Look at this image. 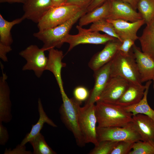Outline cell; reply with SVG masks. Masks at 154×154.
Masks as SVG:
<instances>
[{
    "mask_svg": "<svg viewBox=\"0 0 154 154\" xmlns=\"http://www.w3.org/2000/svg\"><path fill=\"white\" fill-rule=\"evenodd\" d=\"M107 0H92L87 7V11L89 12L100 7Z\"/></svg>",
    "mask_w": 154,
    "mask_h": 154,
    "instance_id": "obj_38",
    "label": "cell"
},
{
    "mask_svg": "<svg viewBox=\"0 0 154 154\" xmlns=\"http://www.w3.org/2000/svg\"><path fill=\"white\" fill-rule=\"evenodd\" d=\"M24 20L21 17L9 21L4 19L0 14V42L11 46L13 42L11 31L15 25L19 24Z\"/></svg>",
    "mask_w": 154,
    "mask_h": 154,
    "instance_id": "obj_25",
    "label": "cell"
},
{
    "mask_svg": "<svg viewBox=\"0 0 154 154\" xmlns=\"http://www.w3.org/2000/svg\"><path fill=\"white\" fill-rule=\"evenodd\" d=\"M118 142L109 140L99 142L89 152V154H110Z\"/></svg>",
    "mask_w": 154,
    "mask_h": 154,
    "instance_id": "obj_30",
    "label": "cell"
},
{
    "mask_svg": "<svg viewBox=\"0 0 154 154\" xmlns=\"http://www.w3.org/2000/svg\"><path fill=\"white\" fill-rule=\"evenodd\" d=\"M88 30L90 31H102L106 34L116 38L122 42L117 35L113 25L106 19H101L93 23Z\"/></svg>",
    "mask_w": 154,
    "mask_h": 154,
    "instance_id": "obj_28",
    "label": "cell"
},
{
    "mask_svg": "<svg viewBox=\"0 0 154 154\" xmlns=\"http://www.w3.org/2000/svg\"><path fill=\"white\" fill-rule=\"evenodd\" d=\"M45 51L42 48H40L36 45L32 44L20 52L19 55L26 61L22 70H33L37 78H40L46 70L48 61Z\"/></svg>",
    "mask_w": 154,
    "mask_h": 154,
    "instance_id": "obj_8",
    "label": "cell"
},
{
    "mask_svg": "<svg viewBox=\"0 0 154 154\" xmlns=\"http://www.w3.org/2000/svg\"><path fill=\"white\" fill-rule=\"evenodd\" d=\"M106 19L113 25L116 33L122 42L123 40L127 38L131 39L135 41L138 39L137 32L145 23L143 19L131 22L121 19Z\"/></svg>",
    "mask_w": 154,
    "mask_h": 154,
    "instance_id": "obj_17",
    "label": "cell"
},
{
    "mask_svg": "<svg viewBox=\"0 0 154 154\" xmlns=\"http://www.w3.org/2000/svg\"><path fill=\"white\" fill-rule=\"evenodd\" d=\"M78 33L75 35L68 34L64 40V43L69 44L67 52L81 44H105L108 41L115 39V38L106 34H102L99 32L90 31L79 25L76 26Z\"/></svg>",
    "mask_w": 154,
    "mask_h": 154,
    "instance_id": "obj_9",
    "label": "cell"
},
{
    "mask_svg": "<svg viewBox=\"0 0 154 154\" xmlns=\"http://www.w3.org/2000/svg\"><path fill=\"white\" fill-rule=\"evenodd\" d=\"M129 154H154V142L141 140L134 143Z\"/></svg>",
    "mask_w": 154,
    "mask_h": 154,
    "instance_id": "obj_29",
    "label": "cell"
},
{
    "mask_svg": "<svg viewBox=\"0 0 154 154\" xmlns=\"http://www.w3.org/2000/svg\"><path fill=\"white\" fill-rule=\"evenodd\" d=\"M12 50L11 46H8L0 42V58L4 62L8 61L7 54Z\"/></svg>",
    "mask_w": 154,
    "mask_h": 154,
    "instance_id": "obj_36",
    "label": "cell"
},
{
    "mask_svg": "<svg viewBox=\"0 0 154 154\" xmlns=\"http://www.w3.org/2000/svg\"><path fill=\"white\" fill-rule=\"evenodd\" d=\"M38 109L39 116V119L35 124L32 125L30 131L26 135L20 144L22 146L25 145L26 143L29 142L31 139L39 134L45 123H46L53 127H57L46 114L44 110L40 98H39L38 100Z\"/></svg>",
    "mask_w": 154,
    "mask_h": 154,
    "instance_id": "obj_21",
    "label": "cell"
},
{
    "mask_svg": "<svg viewBox=\"0 0 154 154\" xmlns=\"http://www.w3.org/2000/svg\"><path fill=\"white\" fill-rule=\"evenodd\" d=\"M110 0H107L100 7L87 12L79 19V25L82 27L99 20L107 19L110 9Z\"/></svg>",
    "mask_w": 154,
    "mask_h": 154,
    "instance_id": "obj_22",
    "label": "cell"
},
{
    "mask_svg": "<svg viewBox=\"0 0 154 154\" xmlns=\"http://www.w3.org/2000/svg\"><path fill=\"white\" fill-rule=\"evenodd\" d=\"M129 84L127 80L120 76L111 77L97 101L115 104Z\"/></svg>",
    "mask_w": 154,
    "mask_h": 154,
    "instance_id": "obj_10",
    "label": "cell"
},
{
    "mask_svg": "<svg viewBox=\"0 0 154 154\" xmlns=\"http://www.w3.org/2000/svg\"><path fill=\"white\" fill-rule=\"evenodd\" d=\"M119 76L130 83L141 85L140 75L132 49L126 54L118 50L111 61V77Z\"/></svg>",
    "mask_w": 154,
    "mask_h": 154,
    "instance_id": "obj_4",
    "label": "cell"
},
{
    "mask_svg": "<svg viewBox=\"0 0 154 154\" xmlns=\"http://www.w3.org/2000/svg\"><path fill=\"white\" fill-rule=\"evenodd\" d=\"M145 88V85L129 83L128 87L115 104L125 107L137 104L143 98Z\"/></svg>",
    "mask_w": 154,
    "mask_h": 154,
    "instance_id": "obj_20",
    "label": "cell"
},
{
    "mask_svg": "<svg viewBox=\"0 0 154 154\" xmlns=\"http://www.w3.org/2000/svg\"><path fill=\"white\" fill-rule=\"evenodd\" d=\"M137 9L146 24L154 18V0H139Z\"/></svg>",
    "mask_w": 154,
    "mask_h": 154,
    "instance_id": "obj_27",
    "label": "cell"
},
{
    "mask_svg": "<svg viewBox=\"0 0 154 154\" xmlns=\"http://www.w3.org/2000/svg\"><path fill=\"white\" fill-rule=\"evenodd\" d=\"M29 142L33 147L34 154H56L48 145L40 133L31 139Z\"/></svg>",
    "mask_w": 154,
    "mask_h": 154,
    "instance_id": "obj_26",
    "label": "cell"
},
{
    "mask_svg": "<svg viewBox=\"0 0 154 154\" xmlns=\"http://www.w3.org/2000/svg\"><path fill=\"white\" fill-rule=\"evenodd\" d=\"M95 104L98 126L123 127L131 122L132 114L118 105L97 101Z\"/></svg>",
    "mask_w": 154,
    "mask_h": 154,
    "instance_id": "obj_2",
    "label": "cell"
},
{
    "mask_svg": "<svg viewBox=\"0 0 154 154\" xmlns=\"http://www.w3.org/2000/svg\"><path fill=\"white\" fill-rule=\"evenodd\" d=\"M153 89L154 90V78H153Z\"/></svg>",
    "mask_w": 154,
    "mask_h": 154,
    "instance_id": "obj_42",
    "label": "cell"
},
{
    "mask_svg": "<svg viewBox=\"0 0 154 154\" xmlns=\"http://www.w3.org/2000/svg\"><path fill=\"white\" fill-rule=\"evenodd\" d=\"M52 7L51 0H25L23 3V20L38 23L48 10Z\"/></svg>",
    "mask_w": 154,
    "mask_h": 154,
    "instance_id": "obj_13",
    "label": "cell"
},
{
    "mask_svg": "<svg viewBox=\"0 0 154 154\" xmlns=\"http://www.w3.org/2000/svg\"><path fill=\"white\" fill-rule=\"evenodd\" d=\"M4 154H32L30 151H26L25 145L22 146L20 144L17 145L12 150L5 149Z\"/></svg>",
    "mask_w": 154,
    "mask_h": 154,
    "instance_id": "obj_37",
    "label": "cell"
},
{
    "mask_svg": "<svg viewBox=\"0 0 154 154\" xmlns=\"http://www.w3.org/2000/svg\"><path fill=\"white\" fill-rule=\"evenodd\" d=\"M78 123L85 143L98 144L97 137V123L95 104H86L78 108Z\"/></svg>",
    "mask_w": 154,
    "mask_h": 154,
    "instance_id": "obj_6",
    "label": "cell"
},
{
    "mask_svg": "<svg viewBox=\"0 0 154 154\" xmlns=\"http://www.w3.org/2000/svg\"><path fill=\"white\" fill-rule=\"evenodd\" d=\"M25 0H0V3H21L23 4Z\"/></svg>",
    "mask_w": 154,
    "mask_h": 154,
    "instance_id": "obj_41",
    "label": "cell"
},
{
    "mask_svg": "<svg viewBox=\"0 0 154 154\" xmlns=\"http://www.w3.org/2000/svg\"><path fill=\"white\" fill-rule=\"evenodd\" d=\"M151 83V80L146 82L144 94L141 100L135 104L123 107L125 110L131 113L133 116L138 114H143L148 116L154 120V110L149 106L147 101L149 90Z\"/></svg>",
    "mask_w": 154,
    "mask_h": 154,
    "instance_id": "obj_24",
    "label": "cell"
},
{
    "mask_svg": "<svg viewBox=\"0 0 154 154\" xmlns=\"http://www.w3.org/2000/svg\"><path fill=\"white\" fill-rule=\"evenodd\" d=\"M127 3L130 5L136 10L137 9V4L139 0H118Z\"/></svg>",
    "mask_w": 154,
    "mask_h": 154,
    "instance_id": "obj_39",
    "label": "cell"
},
{
    "mask_svg": "<svg viewBox=\"0 0 154 154\" xmlns=\"http://www.w3.org/2000/svg\"><path fill=\"white\" fill-rule=\"evenodd\" d=\"M134 143L125 141H118L110 154H129Z\"/></svg>",
    "mask_w": 154,
    "mask_h": 154,
    "instance_id": "obj_31",
    "label": "cell"
},
{
    "mask_svg": "<svg viewBox=\"0 0 154 154\" xmlns=\"http://www.w3.org/2000/svg\"><path fill=\"white\" fill-rule=\"evenodd\" d=\"M98 142L109 140L114 141H125L135 142L141 140V138L132 122L123 127H96Z\"/></svg>",
    "mask_w": 154,
    "mask_h": 154,
    "instance_id": "obj_7",
    "label": "cell"
},
{
    "mask_svg": "<svg viewBox=\"0 0 154 154\" xmlns=\"http://www.w3.org/2000/svg\"><path fill=\"white\" fill-rule=\"evenodd\" d=\"M9 139V135L6 127L0 122V144L4 145L7 142Z\"/></svg>",
    "mask_w": 154,
    "mask_h": 154,
    "instance_id": "obj_35",
    "label": "cell"
},
{
    "mask_svg": "<svg viewBox=\"0 0 154 154\" xmlns=\"http://www.w3.org/2000/svg\"><path fill=\"white\" fill-rule=\"evenodd\" d=\"M144 141L154 142V120L146 115L138 114L132 116L131 121Z\"/></svg>",
    "mask_w": 154,
    "mask_h": 154,
    "instance_id": "obj_18",
    "label": "cell"
},
{
    "mask_svg": "<svg viewBox=\"0 0 154 154\" xmlns=\"http://www.w3.org/2000/svg\"><path fill=\"white\" fill-rule=\"evenodd\" d=\"M60 90L63 102L59 109L60 119L73 133L77 145L80 147H84L86 143L78 123V108L81 104L74 98H69L64 88Z\"/></svg>",
    "mask_w": 154,
    "mask_h": 154,
    "instance_id": "obj_3",
    "label": "cell"
},
{
    "mask_svg": "<svg viewBox=\"0 0 154 154\" xmlns=\"http://www.w3.org/2000/svg\"><path fill=\"white\" fill-rule=\"evenodd\" d=\"M90 94L88 90L82 86L76 87L73 91L74 98L81 104L82 102L88 100Z\"/></svg>",
    "mask_w": 154,
    "mask_h": 154,
    "instance_id": "obj_32",
    "label": "cell"
},
{
    "mask_svg": "<svg viewBox=\"0 0 154 154\" xmlns=\"http://www.w3.org/2000/svg\"><path fill=\"white\" fill-rule=\"evenodd\" d=\"M92 0H66L64 4H70L78 6L81 9L87 8Z\"/></svg>",
    "mask_w": 154,
    "mask_h": 154,
    "instance_id": "obj_34",
    "label": "cell"
},
{
    "mask_svg": "<svg viewBox=\"0 0 154 154\" xmlns=\"http://www.w3.org/2000/svg\"><path fill=\"white\" fill-rule=\"evenodd\" d=\"M48 61L46 70L51 72L54 75L59 89L64 88L61 77L62 69L66 64L62 62L64 56L63 52L52 48L48 51Z\"/></svg>",
    "mask_w": 154,
    "mask_h": 154,
    "instance_id": "obj_19",
    "label": "cell"
},
{
    "mask_svg": "<svg viewBox=\"0 0 154 154\" xmlns=\"http://www.w3.org/2000/svg\"><path fill=\"white\" fill-rule=\"evenodd\" d=\"M2 75L0 78V122L7 123L12 118L10 90L7 81V76L3 72V67H1Z\"/></svg>",
    "mask_w": 154,
    "mask_h": 154,
    "instance_id": "obj_16",
    "label": "cell"
},
{
    "mask_svg": "<svg viewBox=\"0 0 154 154\" xmlns=\"http://www.w3.org/2000/svg\"><path fill=\"white\" fill-rule=\"evenodd\" d=\"M138 39L142 51L154 60V18L146 24Z\"/></svg>",
    "mask_w": 154,
    "mask_h": 154,
    "instance_id": "obj_23",
    "label": "cell"
},
{
    "mask_svg": "<svg viewBox=\"0 0 154 154\" xmlns=\"http://www.w3.org/2000/svg\"><path fill=\"white\" fill-rule=\"evenodd\" d=\"M121 43L117 38L107 42L102 50L91 58L88 63L89 67L94 71L110 62L118 51Z\"/></svg>",
    "mask_w": 154,
    "mask_h": 154,
    "instance_id": "obj_12",
    "label": "cell"
},
{
    "mask_svg": "<svg viewBox=\"0 0 154 154\" xmlns=\"http://www.w3.org/2000/svg\"><path fill=\"white\" fill-rule=\"evenodd\" d=\"M87 12V8L81 9L74 16L64 23L54 27L39 31L33 36L43 43L42 48L45 51L52 48H60L64 40L73 26Z\"/></svg>",
    "mask_w": 154,
    "mask_h": 154,
    "instance_id": "obj_1",
    "label": "cell"
},
{
    "mask_svg": "<svg viewBox=\"0 0 154 154\" xmlns=\"http://www.w3.org/2000/svg\"><path fill=\"white\" fill-rule=\"evenodd\" d=\"M82 9L73 5L52 6L37 23L39 31L52 28L66 22Z\"/></svg>",
    "mask_w": 154,
    "mask_h": 154,
    "instance_id": "obj_5",
    "label": "cell"
},
{
    "mask_svg": "<svg viewBox=\"0 0 154 154\" xmlns=\"http://www.w3.org/2000/svg\"><path fill=\"white\" fill-rule=\"evenodd\" d=\"M110 9L107 19H121L134 22L143 19L141 15L129 3L118 0H110Z\"/></svg>",
    "mask_w": 154,
    "mask_h": 154,
    "instance_id": "obj_11",
    "label": "cell"
},
{
    "mask_svg": "<svg viewBox=\"0 0 154 154\" xmlns=\"http://www.w3.org/2000/svg\"><path fill=\"white\" fill-rule=\"evenodd\" d=\"M111 61L94 71V84L86 104H95L106 87L110 76Z\"/></svg>",
    "mask_w": 154,
    "mask_h": 154,
    "instance_id": "obj_14",
    "label": "cell"
},
{
    "mask_svg": "<svg viewBox=\"0 0 154 154\" xmlns=\"http://www.w3.org/2000/svg\"><path fill=\"white\" fill-rule=\"evenodd\" d=\"M134 40L130 38L123 40L118 48V50L127 54L129 52L133 45L135 44Z\"/></svg>",
    "mask_w": 154,
    "mask_h": 154,
    "instance_id": "obj_33",
    "label": "cell"
},
{
    "mask_svg": "<svg viewBox=\"0 0 154 154\" xmlns=\"http://www.w3.org/2000/svg\"><path fill=\"white\" fill-rule=\"evenodd\" d=\"M66 0H51L52 6L57 7L64 4Z\"/></svg>",
    "mask_w": 154,
    "mask_h": 154,
    "instance_id": "obj_40",
    "label": "cell"
},
{
    "mask_svg": "<svg viewBox=\"0 0 154 154\" xmlns=\"http://www.w3.org/2000/svg\"><path fill=\"white\" fill-rule=\"evenodd\" d=\"M132 49L142 83L154 78V60L135 44Z\"/></svg>",
    "mask_w": 154,
    "mask_h": 154,
    "instance_id": "obj_15",
    "label": "cell"
}]
</instances>
